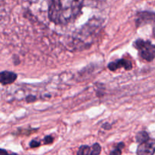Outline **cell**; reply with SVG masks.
<instances>
[{"label":"cell","instance_id":"11","mask_svg":"<svg viewBox=\"0 0 155 155\" xmlns=\"http://www.w3.org/2000/svg\"><path fill=\"white\" fill-rule=\"evenodd\" d=\"M40 145V142L38 141H36V140H33L31 141V142L30 143V147H39Z\"/></svg>","mask_w":155,"mask_h":155},{"label":"cell","instance_id":"7","mask_svg":"<svg viewBox=\"0 0 155 155\" xmlns=\"http://www.w3.org/2000/svg\"><path fill=\"white\" fill-rule=\"evenodd\" d=\"M17 79V74L12 71H3L0 74V81L2 84L7 85L15 82Z\"/></svg>","mask_w":155,"mask_h":155},{"label":"cell","instance_id":"4","mask_svg":"<svg viewBox=\"0 0 155 155\" xmlns=\"http://www.w3.org/2000/svg\"><path fill=\"white\" fill-rule=\"evenodd\" d=\"M101 147L99 144L95 143L92 147L88 145H82L77 151V155H99Z\"/></svg>","mask_w":155,"mask_h":155},{"label":"cell","instance_id":"2","mask_svg":"<svg viewBox=\"0 0 155 155\" xmlns=\"http://www.w3.org/2000/svg\"><path fill=\"white\" fill-rule=\"evenodd\" d=\"M133 46L139 50V55L142 59L151 62L155 58V46L150 41L139 39L134 43Z\"/></svg>","mask_w":155,"mask_h":155},{"label":"cell","instance_id":"5","mask_svg":"<svg viewBox=\"0 0 155 155\" xmlns=\"http://www.w3.org/2000/svg\"><path fill=\"white\" fill-rule=\"evenodd\" d=\"M137 155H154L155 153V145L150 140L147 142L142 143L137 148Z\"/></svg>","mask_w":155,"mask_h":155},{"label":"cell","instance_id":"8","mask_svg":"<svg viewBox=\"0 0 155 155\" xmlns=\"http://www.w3.org/2000/svg\"><path fill=\"white\" fill-rule=\"evenodd\" d=\"M136 141L139 144H142V143L147 142L150 140L149 135L146 132H140L136 135Z\"/></svg>","mask_w":155,"mask_h":155},{"label":"cell","instance_id":"10","mask_svg":"<svg viewBox=\"0 0 155 155\" xmlns=\"http://www.w3.org/2000/svg\"><path fill=\"white\" fill-rule=\"evenodd\" d=\"M53 141H54V138H53L51 136H50V135L45 136V138H44V143L46 144H51V143L53 142Z\"/></svg>","mask_w":155,"mask_h":155},{"label":"cell","instance_id":"9","mask_svg":"<svg viewBox=\"0 0 155 155\" xmlns=\"http://www.w3.org/2000/svg\"><path fill=\"white\" fill-rule=\"evenodd\" d=\"M124 144L123 142L119 143L118 144H117L116 147L114 150H112L110 152V155H121L122 153V149L124 148Z\"/></svg>","mask_w":155,"mask_h":155},{"label":"cell","instance_id":"1","mask_svg":"<svg viewBox=\"0 0 155 155\" xmlns=\"http://www.w3.org/2000/svg\"><path fill=\"white\" fill-rule=\"evenodd\" d=\"M84 0H51L48 18L57 24H66L80 14Z\"/></svg>","mask_w":155,"mask_h":155},{"label":"cell","instance_id":"12","mask_svg":"<svg viewBox=\"0 0 155 155\" xmlns=\"http://www.w3.org/2000/svg\"><path fill=\"white\" fill-rule=\"evenodd\" d=\"M36 100V97L33 95H29L28 97H27V98H26V100H27L28 103H30V102H34Z\"/></svg>","mask_w":155,"mask_h":155},{"label":"cell","instance_id":"13","mask_svg":"<svg viewBox=\"0 0 155 155\" xmlns=\"http://www.w3.org/2000/svg\"><path fill=\"white\" fill-rule=\"evenodd\" d=\"M1 155H18L17 153H8V152L6 151L4 149H2L1 150Z\"/></svg>","mask_w":155,"mask_h":155},{"label":"cell","instance_id":"6","mask_svg":"<svg viewBox=\"0 0 155 155\" xmlns=\"http://www.w3.org/2000/svg\"><path fill=\"white\" fill-rule=\"evenodd\" d=\"M120 68H124L126 70H131L133 68V65L130 60L125 59H119L108 64V68L110 71H116Z\"/></svg>","mask_w":155,"mask_h":155},{"label":"cell","instance_id":"3","mask_svg":"<svg viewBox=\"0 0 155 155\" xmlns=\"http://www.w3.org/2000/svg\"><path fill=\"white\" fill-rule=\"evenodd\" d=\"M155 22L154 12L144 11L137 13V18L136 20V24L137 27H141L145 24H151Z\"/></svg>","mask_w":155,"mask_h":155},{"label":"cell","instance_id":"15","mask_svg":"<svg viewBox=\"0 0 155 155\" xmlns=\"http://www.w3.org/2000/svg\"><path fill=\"white\" fill-rule=\"evenodd\" d=\"M153 36H154V37L155 38V25L154 26V27H153Z\"/></svg>","mask_w":155,"mask_h":155},{"label":"cell","instance_id":"14","mask_svg":"<svg viewBox=\"0 0 155 155\" xmlns=\"http://www.w3.org/2000/svg\"><path fill=\"white\" fill-rule=\"evenodd\" d=\"M102 128H103V129H107V130H109V129H111V126H110L109 123L107 122V123H104V124L103 125Z\"/></svg>","mask_w":155,"mask_h":155}]
</instances>
